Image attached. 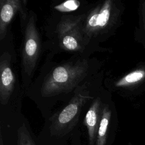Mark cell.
Wrapping results in <instances>:
<instances>
[{
    "instance_id": "1",
    "label": "cell",
    "mask_w": 145,
    "mask_h": 145,
    "mask_svg": "<svg viewBox=\"0 0 145 145\" xmlns=\"http://www.w3.org/2000/svg\"><path fill=\"white\" fill-rule=\"evenodd\" d=\"M89 64L86 59H79L56 67L44 81L42 95L50 97L72 91L86 76Z\"/></svg>"
},
{
    "instance_id": "2",
    "label": "cell",
    "mask_w": 145,
    "mask_h": 145,
    "mask_svg": "<svg viewBox=\"0 0 145 145\" xmlns=\"http://www.w3.org/2000/svg\"><path fill=\"white\" fill-rule=\"evenodd\" d=\"M118 14V9L112 0L100 2L91 10L82 24V32L88 43L106 37L116 24Z\"/></svg>"
},
{
    "instance_id": "3",
    "label": "cell",
    "mask_w": 145,
    "mask_h": 145,
    "mask_svg": "<svg viewBox=\"0 0 145 145\" xmlns=\"http://www.w3.org/2000/svg\"><path fill=\"white\" fill-rule=\"evenodd\" d=\"M21 65L22 74L25 79L31 78L36 69L41 52V39L33 11L28 14L23 32Z\"/></svg>"
},
{
    "instance_id": "4",
    "label": "cell",
    "mask_w": 145,
    "mask_h": 145,
    "mask_svg": "<svg viewBox=\"0 0 145 145\" xmlns=\"http://www.w3.org/2000/svg\"><path fill=\"white\" fill-rule=\"evenodd\" d=\"M86 15L63 16L58 22L56 33L59 46L68 52H82L88 42L83 32L82 24Z\"/></svg>"
},
{
    "instance_id": "5",
    "label": "cell",
    "mask_w": 145,
    "mask_h": 145,
    "mask_svg": "<svg viewBox=\"0 0 145 145\" xmlns=\"http://www.w3.org/2000/svg\"><path fill=\"white\" fill-rule=\"evenodd\" d=\"M92 98L89 92H76L68 104L52 118V133L63 135L71 130L78 121L83 106Z\"/></svg>"
},
{
    "instance_id": "6",
    "label": "cell",
    "mask_w": 145,
    "mask_h": 145,
    "mask_svg": "<svg viewBox=\"0 0 145 145\" xmlns=\"http://www.w3.org/2000/svg\"><path fill=\"white\" fill-rule=\"evenodd\" d=\"M24 2L20 0H1L0 40L5 37L8 26L17 12L20 13L23 20H27L28 14L25 12Z\"/></svg>"
},
{
    "instance_id": "7",
    "label": "cell",
    "mask_w": 145,
    "mask_h": 145,
    "mask_svg": "<svg viewBox=\"0 0 145 145\" xmlns=\"http://www.w3.org/2000/svg\"><path fill=\"white\" fill-rule=\"evenodd\" d=\"M0 71V101L1 104H6L14 91L15 83L14 73L11 66V57L7 53H5L1 57Z\"/></svg>"
},
{
    "instance_id": "8",
    "label": "cell",
    "mask_w": 145,
    "mask_h": 145,
    "mask_svg": "<svg viewBox=\"0 0 145 145\" xmlns=\"http://www.w3.org/2000/svg\"><path fill=\"white\" fill-rule=\"evenodd\" d=\"M103 107L100 99L97 97L92 101L85 116L84 123L87 129L89 145L96 143Z\"/></svg>"
},
{
    "instance_id": "9",
    "label": "cell",
    "mask_w": 145,
    "mask_h": 145,
    "mask_svg": "<svg viewBox=\"0 0 145 145\" xmlns=\"http://www.w3.org/2000/svg\"><path fill=\"white\" fill-rule=\"evenodd\" d=\"M111 110L108 105L104 106L102 116L99 126L95 145H105L108 137L109 123L111 118Z\"/></svg>"
},
{
    "instance_id": "10",
    "label": "cell",
    "mask_w": 145,
    "mask_h": 145,
    "mask_svg": "<svg viewBox=\"0 0 145 145\" xmlns=\"http://www.w3.org/2000/svg\"><path fill=\"white\" fill-rule=\"evenodd\" d=\"M145 78V71L143 70H136L133 71L120 79L115 84L117 87H127L137 83Z\"/></svg>"
},
{
    "instance_id": "11",
    "label": "cell",
    "mask_w": 145,
    "mask_h": 145,
    "mask_svg": "<svg viewBox=\"0 0 145 145\" xmlns=\"http://www.w3.org/2000/svg\"><path fill=\"white\" fill-rule=\"evenodd\" d=\"M18 145H36L25 125L21 126L18 131Z\"/></svg>"
},
{
    "instance_id": "12",
    "label": "cell",
    "mask_w": 145,
    "mask_h": 145,
    "mask_svg": "<svg viewBox=\"0 0 145 145\" xmlns=\"http://www.w3.org/2000/svg\"><path fill=\"white\" fill-rule=\"evenodd\" d=\"M80 5V2L76 0H69L55 6L54 10L61 12H69L77 10Z\"/></svg>"
},
{
    "instance_id": "13",
    "label": "cell",
    "mask_w": 145,
    "mask_h": 145,
    "mask_svg": "<svg viewBox=\"0 0 145 145\" xmlns=\"http://www.w3.org/2000/svg\"><path fill=\"white\" fill-rule=\"evenodd\" d=\"M143 15H144V20L145 22V3L144 4V8H143Z\"/></svg>"
},
{
    "instance_id": "14",
    "label": "cell",
    "mask_w": 145,
    "mask_h": 145,
    "mask_svg": "<svg viewBox=\"0 0 145 145\" xmlns=\"http://www.w3.org/2000/svg\"><path fill=\"white\" fill-rule=\"evenodd\" d=\"M1 145H3V142H2V137L1 138Z\"/></svg>"
}]
</instances>
